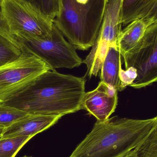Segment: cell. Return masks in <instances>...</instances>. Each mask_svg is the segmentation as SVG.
<instances>
[{"instance_id": "6da1fadb", "label": "cell", "mask_w": 157, "mask_h": 157, "mask_svg": "<svg viewBox=\"0 0 157 157\" xmlns=\"http://www.w3.org/2000/svg\"><path fill=\"white\" fill-rule=\"evenodd\" d=\"M85 91L84 78L44 72L24 90L4 104L29 114L64 116L82 109Z\"/></svg>"}, {"instance_id": "7a4b0ae2", "label": "cell", "mask_w": 157, "mask_h": 157, "mask_svg": "<svg viewBox=\"0 0 157 157\" xmlns=\"http://www.w3.org/2000/svg\"><path fill=\"white\" fill-rule=\"evenodd\" d=\"M156 121V117L136 120L117 116L97 121L70 157H124L144 140Z\"/></svg>"}, {"instance_id": "3957f363", "label": "cell", "mask_w": 157, "mask_h": 157, "mask_svg": "<svg viewBox=\"0 0 157 157\" xmlns=\"http://www.w3.org/2000/svg\"><path fill=\"white\" fill-rule=\"evenodd\" d=\"M53 23L75 48L87 50L98 37L109 0H58Z\"/></svg>"}, {"instance_id": "277c9868", "label": "cell", "mask_w": 157, "mask_h": 157, "mask_svg": "<svg viewBox=\"0 0 157 157\" xmlns=\"http://www.w3.org/2000/svg\"><path fill=\"white\" fill-rule=\"evenodd\" d=\"M13 36L24 50L42 60L52 71L59 68L71 69L83 63L75 48L65 40L54 24L51 35L44 38L22 35Z\"/></svg>"}, {"instance_id": "5b68a950", "label": "cell", "mask_w": 157, "mask_h": 157, "mask_svg": "<svg viewBox=\"0 0 157 157\" xmlns=\"http://www.w3.org/2000/svg\"><path fill=\"white\" fill-rule=\"evenodd\" d=\"M23 51L19 58L0 67V103L8 101L41 74L51 70L42 60Z\"/></svg>"}, {"instance_id": "8992f818", "label": "cell", "mask_w": 157, "mask_h": 157, "mask_svg": "<svg viewBox=\"0 0 157 157\" xmlns=\"http://www.w3.org/2000/svg\"><path fill=\"white\" fill-rule=\"evenodd\" d=\"M125 70L133 67L137 77L130 86L140 89L157 81V23L148 26L134 48L122 56Z\"/></svg>"}, {"instance_id": "52a82bcc", "label": "cell", "mask_w": 157, "mask_h": 157, "mask_svg": "<svg viewBox=\"0 0 157 157\" xmlns=\"http://www.w3.org/2000/svg\"><path fill=\"white\" fill-rule=\"evenodd\" d=\"M2 16L12 35L44 38L51 35L53 21L19 0H2Z\"/></svg>"}, {"instance_id": "ba28073f", "label": "cell", "mask_w": 157, "mask_h": 157, "mask_svg": "<svg viewBox=\"0 0 157 157\" xmlns=\"http://www.w3.org/2000/svg\"><path fill=\"white\" fill-rule=\"evenodd\" d=\"M122 0H109L96 42L84 60L87 68L86 76H97L100 71L109 47L117 45L122 30L120 20Z\"/></svg>"}, {"instance_id": "9c48e42d", "label": "cell", "mask_w": 157, "mask_h": 157, "mask_svg": "<svg viewBox=\"0 0 157 157\" xmlns=\"http://www.w3.org/2000/svg\"><path fill=\"white\" fill-rule=\"evenodd\" d=\"M118 91L113 86L101 81L95 89L85 93L82 100V109L99 121H107L117 107Z\"/></svg>"}, {"instance_id": "30bf717a", "label": "cell", "mask_w": 157, "mask_h": 157, "mask_svg": "<svg viewBox=\"0 0 157 157\" xmlns=\"http://www.w3.org/2000/svg\"><path fill=\"white\" fill-rule=\"evenodd\" d=\"M61 117L60 116L28 114L8 127L4 128L1 137H33L53 126Z\"/></svg>"}, {"instance_id": "8fae6325", "label": "cell", "mask_w": 157, "mask_h": 157, "mask_svg": "<svg viewBox=\"0 0 157 157\" xmlns=\"http://www.w3.org/2000/svg\"><path fill=\"white\" fill-rule=\"evenodd\" d=\"M122 68L121 55L117 45L109 47L100 71L101 81L121 91L119 74Z\"/></svg>"}, {"instance_id": "7c38bea8", "label": "cell", "mask_w": 157, "mask_h": 157, "mask_svg": "<svg viewBox=\"0 0 157 157\" xmlns=\"http://www.w3.org/2000/svg\"><path fill=\"white\" fill-rule=\"evenodd\" d=\"M148 27L142 19L134 20L122 29L117 41L121 56L134 48L144 36Z\"/></svg>"}, {"instance_id": "4fadbf2b", "label": "cell", "mask_w": 157, "mask_h": 157, "mask_svg": "<svg viewBox=\"0 0 157 157\" xmlns=\"http://www.w3.org/2000/svg\"><path fill=\"white\" fill-rule=\"evenodd\" d=\"M156 0H122L120 20L123 25L142 19Z\"/></svg>"}, {"instance_id": "5bb4252c", "label": "cell", "mask_w": 157, "mask_h": 157, "mask_svg": "<svg viewBox=\"0 0 157 157\" xmlns=\"http://www.w3.org/2000/svg\"><path fill=\"white\" fill-rule=\"evenodd\" d=\"M23 52L21 45L13 35L0 31V67L15 60Z\"/></svg>"}, {"instance_id": "9a60e30c", "label": "cell", "mask_w": 157, "mask_h": 157, "mask_svg": "<svg viewBox=\"0 0 157 157\" xmlns=\"http://www.w3.org/2000/svg\"><path fill=\"white\" fill-rule=\"evenodd\" d=\"M44 17L54 21L59 11L58 0H19Z\"/></svg>"}, {"instance_id": "2e32d148", "label": "cell", "mask_w": 157, "mask_h": 157, "mask_svg": "<svg viewBox=\"0 0 157 157\" xmlns=\"http://www.w3.org/2000/svg\"><path fill=\"white\" fill-rule=\"evenodd\" d=\"M32 138L30 136L0 137V157H15L19 150Z\"/></svg>"}, {"instance_id": "e0dca14e", "label": "cell", "mask_w": 157, "mask_h": 157, "mask_svg": "<svg viewBox=\"0 0 157 157\" xmlns=\"http://www.w3.org/2000/svg\"><path fill=\"white\" fill-rule=\"evenodd\" d=\"M155 126L144 140L134 150L137 157H157V115Z\"/></svg>"}, {"instance_id": "ac0fdd59", "label": "cell", "mask_w": 157, "mask_h": 157, "mask_svg": "<svg viewBox=\"0 0 157 157\" xmlns=\"http://www.w3.org/2000/svg\"><path fill=\"white\" fill-rule=\"evenodd\" d=\"M28 114L16 108L0 103V127H8Z\"/></svg>"}, {"instance_id": "d6986e66", "label": "cell", "mask_w": 157, "mask_h": 157, "mask_svg": "<svg viewBox=\"0 0 157 157\" xmlns=\"http://www.w3.org/2000/svg\"><path fill=\"white\" fill-rule=\"evenodd\" d=\"M121 80V91L124 90L127 86H130L137 77L136 70L133 67H130L125 70L121 68L119 74Z\"/></svg>"}, {"instance_id": "ffe728a7", "label": "cell", "mask_w": 157, "mask_h": 157, "mask_svg": "<svg viewBox=\"0 0 157 157\" xmlns=\"http://www.w3.org/2000/svg\"><path fill=\"white\" fill-rule=\"evenodd\" d=\"M147 27L157 23V0H156L142 18Z\"/></svg>"}, {"instance_id": "44dd1931", "label": "cell", "mask_w": 157, "mask_h": 157, "mask_svg": "<svg viewBox=\"0 0 157 157\" xmlns=\"http://www.w3.org/2000/svg\"><path fill=\"white\" fill-rule=\"evenodd\" d=\"M124 157H137V156L136 154L135 153L134 150H133V151H131L130 153H128Z\"/></svg>"}, {"instance_id": "7402d4cb", "label": "cell", "mask_w": 157, "mask_h": 157, "mask_svg": "<svg viewBox=\"0 0 157 157\" xmlns=\"http://www.w3.org/2000/svg\"><path fill=\"white\" fill-rule=\"evenodd\" d=\"M4 128L3 127H0V137H1V134H2V132Z\"/></svg>"}, {"instance_id": "603a6c76", "label": "cell", "mask_w": 157, "mask_h": 157, "mask_svg": "<svg viewBox=\"0 0 157 157\" xmlns=\"http://www.w3.org/2000/svg\"><path fill=\"white\" fill-rule=\"evenodd\" d=\"M2 0H0V8H1V5H2Z\"/></svg>"}, {"instance_id": "cb8c5ba5", "label": "cell", "mask_w": 157, "mask_h": 157, "mask_svg": "<svg viewBox=\"0 0 157 157\" xmlns=\"http://www.w3.org/2000/svg\"><path fill=\"white\" fill-rule=\"evenodd\" d=\"M22 157H29V156H25Z\"/></svg>"}]
</instances>
